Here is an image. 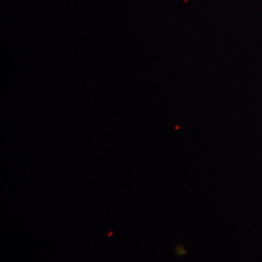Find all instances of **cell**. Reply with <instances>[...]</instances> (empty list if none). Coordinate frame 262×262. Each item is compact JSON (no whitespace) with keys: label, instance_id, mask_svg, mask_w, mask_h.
Wrapping results in <instances>:
<instances>
[]
</instances>
